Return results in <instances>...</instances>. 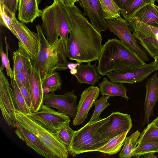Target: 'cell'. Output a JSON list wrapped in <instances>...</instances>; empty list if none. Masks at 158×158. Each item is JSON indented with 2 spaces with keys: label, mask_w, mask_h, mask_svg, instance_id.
Returning <instances> with one entry per match:
<instances>
[{
  "label": "cell",
  "mask_w": 158,
  "mask_h": 158,
  "mask_svg": "<svg viewBox=\"0 0 158 158\" xmlns=\"http://www.w3.org/2000/svg\"><path fill=\"white\" fill-rule=\"evenodd\" d=\"M64 5L70 26L65 47L67 58L80 64L98 60L103 47L100 33L77 6Z\"/></svg>",
  "instance_id": "1"
},
{
  "label": "cell",
  "mask_w": 158,
  "mask_h": 158,
  "mask_svg": "<svg viewBox=\"0 0 158 158\" xmlns=\"http://www.w3.org/2000/svg\"><path fill=\"white\" fill-rule=\"evenodd\" d=\"M39 39V49L36 57L31 60V64L40 73L42 82L56 71L65 70L69 62L65 44L60 38L50 44L43 32L40 26H36Z\"/></svg>",
  "instance_id": "2"
},
{
  "label": "cell",
  "mask_w": 158,
  "mask_h": 158,
  "mask_svg": "<svg viewBox=\"0 0 158 158\" xmlns=\"http://www.w3.org/2000/svg\"><path fill=\"white\" fill-rule=\"evenodd\" d=\"M98 60V71L102 76L111 72L146 64L136 53L116 38L109 39L103 45Z\"/></svg>",
  "instance_id": "3"
},
{
  "label": "cell",
  "mask_w": 158,
  "mask_h": 158,
  "mask_svg": "<svg viewBox=\"0 0 158 158\" xmlns=\"http://www.w3.org/2000/svg\"><path fill=\"white\" fill-rule=\"evenodd\" d=\"M15 113L17 123L34 134L57 158L69 157L67 148L56 137L54 132L46 129L28 114L16 110Z\"/></svg>",
  "instance_id": "4"
},
{
  "label": "cell",
  "mask_w": 158,
  "mask_h": 158,
  "mask_svg": "<svg viewBox=\"0 0 158 158\" xmlns=\"http://www.w3.org/2000/svg\"><path fill=\"white\" fill-rule=\"evenodd\" d=\"M64 11V7L58 0L41 10L40 16L43 23L41 30L48 42L52 44L59 39V31Z\"/></svg>",
  "instance_id": "5"
},
{
  "label": "cell",
  "mask_w": 158,
  "mask_h": 158,
  "mask_svg": "<svg viewBox=\"0 0 158 158\" xmlns=\"http://www.w3.org/2000/svg\"><path fill=\"white\" fill-rule=\"evenodd\" d=\"M127 21L138 43L154 59L158 56V27L147 25L133 18Z\"/></svg>",
  "instance_id": "6"
},
{
  "label": "cell",
  "mask_w": 158,
  "mask_h": 158,
  "mask_svg": "<svg viewBox=\"0 0 158 158\" xmlns=\"http://www.w3.org/2000/svg\"><path fill=\"white\" fill-rule=\"evenodd\" d=\"M106 20L110 32L117 36L125 44L136 53L144 61H149L148 54L131 33L127 20L121 16Z\"/></svg>",
  "instance_id": "7"
},
{
  "label": "cell",
  "mask_w": 158,
  "mask_h": 158,
  "mask_svg": "<svg viewBox=\"0 0 158 158\" xmlns=\"http://www.w3.org/2000/svg\"><path fill=\"white\" fill-rule=\"evenodd\" d=\"M158 67L154 61L139 67L127 68L107 73L108 78L117 83L133 84L142 82Z\"/></svg>",
  "instance_id": "8"
},
{
  "label": "cell",
  "mask_w": 158,
  "mask_h": 158,
  "mask_svg": "<svg viewBox=\"0 0 158 158\" xmlns=\"http://www.w3.org/2000/svg\"><path fill=\"white\" fill-rule=\"evenodd\" d=\"M108 117L109 120L95 131L107 142L125 132H129L132 127L130 115L116 112Z\"/></svg>",
  "instance_id": "9"
},
{
  "label": "cell",
  "mask_w": 158,
  "mask_h": 158,
  "mask_svg": "<svg viewBox=\"0 0 158 158\" xmlns=\"http://www.w3.org/2000/svg\"><path fill=\"white\" fill-rule=\"evenodd\" d=\"M0 107L7 124L11 128H16L17 123L12 88L7 77L0 68Z\"/></svg>",
  "instance_id": "10"
},
{
  "label": "cell",
  "mask_w": 158,
  "mask_h": 158,
  "mask_svg": "<svg viewBox=\"0 0 158 158\" xmlns=\"http://www.w3.org/2000/svg\"><path fill=\"white\" fill-rule=\"evenodd\" d=\"M40 125L52 132L71 122L67 114L52 109L44 103L37 111L28 114Z\"/></svg>",
  "instance_id": "11"
},
{
  "label": "cell",
  "mask_w": 158,
  "mask_h": 158,
  "mask_svg": "<svg viewBox=\"0 0 158 158\" xmlns=\"http://www.w3.org/2000/svg\"><path fill=\"white\" fill-rule=\"evenodd\" d=\"M77 97L74 94L73 90L60 95L56 94L53 92L44 95L43 103L74 118L77 113Z\"/></svg>",
  "instance_id": "12"
},
{
  "label": "cell",
  "mask_w": 158,
  "mask_h": 158,
  "mask_svg": "<svg viewBox=\"0 0 158 158\" xmlns=\"http://www.w3.org/2000/svg\"><path fill=\"white\" fill-rule=\"evenodd\" d=\"M12 33L19 40L20 44L31 60L37 56L39 49L38 33L31 31L24 23L15 20L12 27Z\"/></svg>",
  "instance_id": "13"
},
{
  "label": "cell",
  "mask_w": 158,
  "mask_h": 158,
  "mask_svg": "<svg viewBox=\"0 0 158 158\" xmlns=\"http://www.w3.org/2000/svg\"><path fill=\"white\" fill-rule=\"evenodd\" d=\"M80 5L83 8L84 16H87L93 27L98 32L109 29L104 14L99 0H80Z\"/></svg>",
  "instance_id": "14"
},
{
  "label": "cell",
  "mask_w": 158,
  "mask_h": 158,
  "mask_svg": "<svg viewBox=\"0 0 158 158\" xmlns=\"http://www.w3.org/2000/svg\"><path fill=\"white\" fill-rule=\"evenodd\" d=\"M100 92L99 88L94 85L89 86L82 92L77 106V114L73 121L74 126L79 125L85 122Z\"/></svg>",
  "instance_id": "15"
},
{
  "label": "cell",
  "mask_w": 158,
  "mask_h": 158,
  "mask_svg": "<svg viewBox=\"0 0 158 158\" xmlns=\"http://www.w3.org/2000/svg\"><path fill=\"white\" fill-rule=\"evenodd\" d=\"M145 87V114L143 124L149 123L150 117L154 115V107L158 101V77L157 72L148 78Z\"/></svg>",
  "instance_id": "16"
},
{
  "label": "cell",
  "mask_w": 158,
  "mask_h": 158,
  "mask_svg": "<svg viewBox=\"0 0 158 158\" xmlns=\"http://www.w3.org/2000/svg\"><path fill=\"white\" fill-rule=\"evenodd\" d=\"M15 133L27 145L39 154L47 158H57L32 133L17 123Z\"/></svg>",
  "instance_id": "17"
},
{
  "label": "cell",
  "mask_w": 158,
  "mask_h": 158,
  "mask_svg": "<svg viewBox=\"0 0 158 158\" xmlns=\"http://www.w3.org/2000/svg\"><path fill=\"white\" fill-rule=\"evenodd\" d=\"M109 120V117L94 122H89L78 131H75L71 145L68 149L69 153L77 147L90 139L95 131Z\"/></svg>",
  "instance_id": "18"
},
{
  "label": "cell",
  "mask_w": 158,
  "mask_h": 158,
  "mask_svg": "<svg viewBox=\"0 0 158 158\" xmlns=\"http://www.w3.org/2000/svg\"><path fill=\"white\" fill-rule=\"evenodd\" d=\"M29 92L34 112L37 111L43 104L44 94L42 82L39 72L31 64Z\"/></svg>",
  "instance_id": "19"
},
{
  "label": "cell",
  "mask_w": 158,
  "mask_h": 158,
  "mask_svg": "<svg viewBox=\"0 0 158 158\" xmlns=\"http://www.w3.org/2000/svg\"><path fill=\"white\" fill-rule=\"evenodd\" d=\"M18 18L22 23H32L40 16L41 10L38 7L37 0H19Z\"/></svg>",
  "instance_id": "20"
},
{
  "label": "cell",
  "mask_w": 158,
  "mask_h": 158,
  "mask_svg": "<svg viewBox=\"0 0 158 158\" xmlns=\"http://www.w3.org/2000/svg\"><path fill=\"white\" fill-rule=\"evenodd\" d=\"M90 63L88 62L86 64L82 63L77 67V71L74 76L80 84L94 85L101 78L96 66V63L91 65Z\"/></svg>",
  "instance_id": "21"
},
{
  "label": "cell",
  "mask_w": 158,
  "mask_h": 158,
  "mask_svg": "<svg viewBox=\"0 0 158 158\" xmlns=\"http://www.w3.org/2000/svg\"><path fill=\"white\" fill-rule=\"evenodd\" d=\"M103 79V81L98 84L101 95L112 97H121L128 100L129 98L127 95V90L123 83L118 84L109 81L105 77H104Z\"/></svg>",
  "instance_id": "22"
},
{
  "label": "cell",
  "mask_w": 158,
  "mask_h": 158,
  "mask_svg": "<svg viewBox=\"0 0 158 158\" xmlns=\"http://www.w3.org/2000/svg\"><path fill=\"white\" fill-rule=\"evenodd\" d=\"M154 5H146L136 12L131 18L136 19L147 25L158 27V11Z\"/></svg>",
  "instance_id": "23"
},
{
  "label": "cell",
  "mask_w": 158,
  "mask_h": 158,
  "mask_svg": "<svg viewBox=\"0 0 158 158\" xmlns=\"http://www.w3.org/2000/svg\"><path fill=\"white\" fill-rule=\"evenodd\" d=\"M129 131L125 132L111 139L96 151L109 155L115 154L121 150Z\"/></svg>",
  "instance_id": "24"
},
{
  "label": "cell",
  "mask_w": 158,
  "mask_h": 158,
  "mask_svg": "<svg viewBox=\"0 0 158 158\" xmlns=\"http://www.w3.org/2000/svg\"><path fill=\"white\" fill-rule=\"evenodd\" d=\"M10 79L15 110L25 114H31L32 112L28 108L16 81L14 78Z\"/></svg>",
  "instance_id": "25"
},
{
  "label": "cell",
  "mask_w": 158,
  "mask_h": 158,
  "mask_svg": "<svg viewBox=\"0 0 158 158\" xmlns=\"http://www.w3.org/2000/svg\"><path fill=\"white\" fill-rule=\"evenodd\" d=\"M154 0H132L123 9L121 14L125 20L128 21L141 8L148 4H154Z\"/></svg>",
  "instance_id": "26"
},
{
  "label": "cell",
  "mask_w": 158,
  "mask_h": 158,
  "mask_svg": "<svg viewBox=\"0 0 158 158\" xmlns=\"http://www.w3.org/2000/svg\"><path fill=\"white\" fill-rule=\"evenodd\" d=\"M12 56L13 71L15 76L22 69L31 59L22 46L19 44L18 49L14 52Z\"/></svg>",
  "instance_id": "27"
},
{
  "label": "cell",
  "mask_w": 158,
  "mask_h": 158,
  "mask_svg": "<svg viewBox=\"0 0 158 158\" xmlns=\"http://www.w3.org/2000/svg\"><path fill=\"white\" fill-rule=\"evenodd\" d=\"M140 135V132L137 130L126 138L123 147L119 155L120 158H131L133 156V152L137 146Z\"/></svg>",
  "instance_id": "28"
},
{
  "label": "cell",
  "mask_w": 158,
  "mask_h": 158,
  "mask_svg": "<svg viewBox=\"0 0 158 158\" xmlns=\"http://www.w3.org/2000/svg\"><path fill=\"white\" fill-rule=\"evenodd\" d=\"M62 81L59 72H56L42 82L44 95L61 89Z\"/></svg>",
  "instance_id": "29"
},
{
  "label": "cell",
  "mask_w": 158,
  "mask_h": 158,
  "mask_svg": "<svg viewBox=\"0 0 158 158\" xmlns=\"http://www.w3.org/2000/svg\"><path fill=\"white\" fill-rule=\"evenodd\" d=\"M70 122L66 123L54 132L56 137L68 149L71 143L75 131L70 127Z\"/></svg>",
  "instance_id": "30"
},
{
  "label": "cell",
  "mask_w": 158,
  "mask_h": 158,
  "mask_svg": "<svg viewBox=\"0 0 158 158\" xmlns=\"http://www.w3.org/2000/svg\"><path fill=\"white\" fill-rule=\"evenodd\" d=\"M158 142V127L152 122L140 133L137 144Z\"/></svg>",
  "instance_id": "31"
},
{
  "label": "cell",
  "mask_w": 158,
  "mask_h": 158,
  "mask_svg": "<svg viewBox=\"0 0 158 158\" xmlns=\"http://www.w3.org/2000/svg\"><path fill=\"white\" fill-rule=\"evenodd\" d=\"M105 20L120 17L121 10L113 0H99Z\"/></svg>",
  "instance_id": "32"
},
{
  "label": "cell",
  "mask_w": 158,
  "mask_h": 158,
  "mask_svg": "<svg viewBox=\"0 0 158 158\" xmlns=\"http://www.w3.org/2000/svg\"><path fill=\"white\" fill-rule=\"evenodd\" d=\"M31 64V60H30L14 77L16 81L20 82L29 92Z\"/></svg>",
  "instance_id": "33"
},
{
  "label": "cell",
  "mask_w": 158,
  "mask_h": 158,
  "mask_svg": "<svg viewBox=\"0 0 158 158\" xmlns=\"http://www.w3.org/2000/svg\"><path fill=\"white\" fill-rule=\"evenodd\" d=\"M110 96L102 95L99 98L96 100L94 103L95 107L93 115L89 122H94L101 119L100 118V115L102 112L110 105L108 102V100Z\"/></svg>",
  "instance_id": "34"
},
{
  "label": "cell",
  "mask_w": 158,
  "mask_h": 158,
  "mask_svg": "<svg viewBox=\"0 0 158 158\" xmlns=\"http://www.w3.org/2000/svg\"><path fill=\"white\" fill-rule=\"evenodd\" d=\"M158 152V142L139 144L133 152V157L139 158L150 153Z\"/></svg>",
  "instance_id": "35"
},
{
  "label": "cell",
  "mask_w": 158,
  "mask_h": 158,
  "mask_svg": "<svg viewBox=\"0 0 158 158\" xmlns=\"http://www.w3.org/2000/svg\"><path fill=\"white\" fill-rule=\"evenodd\" d=\"M0 25L5 27L12 32L13 25L16 19L15 15L0 5Z\"/></svg>",
  "instance_id": "36"
},
{
  "label": "cell",
  "mask_w": 158,
  "mask_h": 158,
  "mask_svg": "<svg viewBox=\"0 0 158 158\" xmlns=\"http://www.w3.org/2000/svg\"><path fill=\"white\" fill-rule=\"evenodd\" d=\"M6 39L5 38V42L6 43V52L5 53L2 45L1 44L0 48V53L2 60V65L0 68L2 70L4 68L6 69L7 75L11 78L14 77L13 71L11 69L10 64L8 56V51L9 49V46Z\"/></svg>",
  "instance_id": "37"
},
{
  "label": "cell",
  "mask_w": 158,
  "mask_h": 158,
  "mask_svg": "<svg viewBox=\"0 0 158 158\" xmlns=\"http://www.w3.org/2000/svg\"><path fill=\"white\" fill-rule=\"evenodd\" d=\"M16 81L25 99V102L28 108L32 112H33L34 109L29 92L20 82L18 81Z\"/></svg>",
  "instance_id": "38"
},
{
  "label": "cell",
  "mask_w": 158,
  "mask_h": 158,
  "mask_svg": "<svg viewBox=\"0 0 158 158\" xmlns=\"http://www.w3.org/2000/svg\"><path fill=\"white\" fill-rule=\"evenodd\" d=\"M19 0H0V5L6 8L15 15Z\"/></svg>",
  "instance_id": "39"
},
{
  "label": "cell",
  "mask_w": 158,
  "mask_h": 158,
  "mask_svg": "<svg viewBox=\"0 0 158 158\" xmlns=\"http://www.w3.org/2000/svg\"><path fill=\"white\" fill-rule=\"evenodd\" d=\"M121 10L124 9L132 0H113Z\"/></svg>",
  "instance_id": "40"
},
{
  "label": "cell",
  "mask_w": 158,
  "mask_h": 158,
  "mask_svg": "<svg viewBox=\"0 0 158 158\" xmlns=\"http://www.w3.org/2000/svg\"><path fill=\"white\" fill-rule=\"evenodd\" d=\"M81 64L78 63H73L72 62H69L68 65V68L70 70L76 68L78 66L80 65Z\"/></svg>",
  "instance_id": "41"
},
{
  "label": "cell",
  "mask_w": 158,
  "mask_h": 158,
  "mask_svg": "<svg viewBox=\"0 0 158 158\" xmlns=\"http://www.w3.org/2000/svg\"><path fill=\"white\" fill-rule=\"evenodd\" d=\"M63 4L68 6L74 5V2L71 0H60Z\"/></svg>",
  "instance_id": "42"
},
{
  "label": "cell",
  "mask_w": 158,
  "mask_h": 158,
  "mask_svg": "<svg viewBox=\"0 0 158 158\" xmlns=\"http://www.w3.org/2000/svg\"><path fill=\"white\" fill-rule=\"evenodd\" d=\"M154 153H150L143 155V158H156L158 157L156 155L154 154Z\"/></svg>",
  "instance_id": "43"
},
{
  "label": "cell",
  "mask_w": 158,
  "mask_h": 158,
  "mask_svg": "<svg viewBox=\"0 0 158 158\" xmlns=\"http://www.w3.org/2000/svg\"><path fill=\"white\" fill-rule=\"evenodd\" d=\"M155 125L158 127V116L152 122Z\"/></svg>",
  "instance_id": "44"
},
{
  "label": "cell",
  "mask_w": 158,
  "mask_h": 158,
  "mask_svg": "<svg viewBox=\"0 0 158 158\" xmlns=\"http://www.w3.org/2000/svg\"><path fill=\"white\" fill-rule=\"evenodd\" d=\"M77 70L76 68L73 69H70V72L71 74L74 75V74H75L76 73H77Z\"/></svg>",
  "instance_id": "45"
},
{
  "label": "cell",
  "mask_w": 158,
  "mask_h": 158,
  "mask_svg": "<svg viewBox=\"0 0 158 158\" xmlns=\"http://www.w3.org/2000/svg\"><path fill=\"white\" fill-rule=\"evenodd\" d=\"M154 59V61H155L156 65L158 67V56H156Z\"/></svg>",
  "instance_id": "46"
},
{
  "label": "cell",
  "mask_w": 158,
  "mask_h": 158,
  "mask_svg": "<svg viewBox=\"0 0 158 158\" xmlns=\"http://www.w3.org/2000/svg\"><path fill=\"white\" fill-rule=\"evenodd\" d=\"M73 1L74 3L76 2H80V0H71Z\"/></svg>",
  "instance_id": "47"
},
{
  "label": "cell",
  "mask_w": 158,
  "mask_h": 158,
  "mask_svg": "<svg viewBox=\"0 0 158 158\" xmlns=\"http://www.w3.org/2000/svg\"><path fill=\"white\" fill-rule=\"evenodd\" d=\"M154 6L156 10L158 11V6L155 5H154Z\"/></svg>",
  "instance_id": "48"
},
{
  "label": "cell",
  "mask_w": 158,
  "mask_h": 158,
  "mask_svg": "<svg viewBox=\"0 0 158 158\" xmlns=\"http://www.w3.org/2000/svg\"><path fill=\"white\" fill-rule=\"evenodd\" d=\"M154 1H156L158 3V0H154Z\"/></svg>",
  "instance_id": "49"
}]
</instances>
